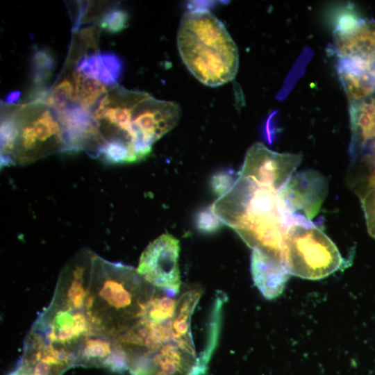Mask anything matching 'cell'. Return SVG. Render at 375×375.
Wrapping results in <instances>:
<instances>
[{"label":"cell","instance_id":"10","mask_svg":"<svg viewBox=\"0 0 375 375\" xmlns=\"http://www.w3.org/2000/svg\"><path fill=\"white\" fill-rule=\"evenodd\" d=\"M251 273L255 285L267 299L283 292L290 275L282 260L258 249L252 250Z\"/></svg>","mask_w":375,"mask_h":375},{"label":"cell","instance_id":"9","mask_svg":"<svg viewBox=\"0 0 375 375\" xmlns=\"http://www.w3.org/2000/svg\"><path fill=\"white\" fill-rule=\"evenodd\" d=\"M76 364L74 355L44 343L29 332L19 366L10 375H61Z\"/></svg>","mask_w":375,"mask_h":375},{"label":"cell","instance_id":"12","mask_svg":"<svg viewBox=\"0 0 375 375\" xmlns=\"http://www.w3.org/2000/svg\"><path fill=\"white\" fill-rule=\"evenodd\" d=\"M74 85V97L88 110L106 92L103 84L79 72L75 75Z\"/></svg>","mask_w":375,"mask_h":375},{"label":"cell","instance_id":"1","mask_svg":"<svg viewBox=\"0 0 375 375\" xmlns=\"http://www.w3.org/2000/svg\"><path fill=\"white\" fill-rule=\"evenodd\" d=\"M84 312L92 336L115 342L138 322L156 288L137 269L88 250Z\"/></svg>","mask_w":375,"mask_h":375},{"label":"cell","instance_id":"17","mask_svg":"<svg viewBox=\"0 0 375 375\" xmlns=\"http://www.w3.org/2000/svg\"><path fill=\"white\" fill-rule=\"evenodd\" d=\"M369 234L375 239V185L366 188L360 194Z\"/></svg>","mask_w":375,"mask_h":375},{"label":"cell","instance_id":"2","mask_svg":"<svg viewBox=\"0 0 375 375\" xmlns=\"http://www.w3.org/2000/svg\"><path fill=\"white\" fill-rule=\"evenodd\" d=\"M278 190L238 172L230 190L212 204L216 215L251 248L283 260L288 228L280 210Z\"/></svg>","mask_w":375,"mask_h":375},{"label":"cell","instance_id":"4","mask_svg":"<svg viewBox=\"0 0 375 375\" xmlns=\"http://www.w3.org/2000/svg\"><path fill=\"white\" fill-rule=\"evenodd\" d=\"M283 260L290 274L310 280L329 276L344 262L333 241L312 222L288 228Z\"/></svg>","mask_w":375,"mask_h":375},{"label":"cell","instance_id":"15","mask_svg":"<svg viewBox=\"0 0 375 375\" xmlns=\"http://www.w3.org/2000/svg\"><path fill=\"white\" fill-rule=\"evenodd\" d=\"M194 225L199 231L208 234L219 230L224 224L214 212L211 205L198 210L194 216Z\"/></svg>","mask_w":375,"mask_h":375},{"label":"cell","instance_id":"14","mask_svg":"<svg viewBox=\"0 0 375 375\" xmlns=\"http://www.w3.org/2000/svg\"><path fill=\"white\" fill-rule=\"evenodd\" d=\"M73 86L69 81L64 79L49 93L46 103L56 112L62 110L72 97Z\"/></svg>","mask_w":375,"mask_h":375},{"label":"cell","instance_id":"13","mask_svg":"<svg viewBox=\"0 0 375 375\" xmlns=\"http://www.w3.org/2000/svg\"><path fill=\"white\" fill-rule=\"evenodd\" d=\"M32 64V81L35 89L44 88L56 65L53 53L47 49H38L33 56Z\"/></svg>","mask_w":375,"mask_h":375},{"label":"cell","instance_id":"7","mask_svg":"<svg viewBox=\"0 0 375 375\" xmlns=\"http://www.w3.org/2000/svg\"><path fill=\"white\" fill-rule=\"evenodd\" d=\"M301 160V154L278 153L257 142L248 149L238 173L278 190L294 174Z\"/></svg>","mask_w":375,"mask_h":375},{"label":"cell","instance_id":"11","mask_svg":"<svg viewBox=\"0 0 375 375\" xmlns=\"http://www.w3.org/2000/svg\"><path fill=\"white\" fill-rule=\"evenodd\" d=\"M123 67V62L117 55L103 52L83 57L77 70L102 84L113 85L119 81Z\"/></svg>","mask_w":375,"mask_h":375},{"label":"cell","instance_id":"6","mask_svg":"<svg viewBox=\"0 0 375 375\" xmlns=\"http://www.w3.org/2000/svg\"><path fill=\"white\" fill-rule=\"evenodd\" d=\"M179 252V241L168 233H163L143 251L137 271L153 286L176 297L181 285Z\"/></svg>","mask_w":375,"mask_h":375},{"label":"cell","instance_id":"19","mask_svg":"<svg viewBox=\"0 0 375 375\" xmlns=\"http://www.w3.org/2000/svg\"><path fill=\"white\" fill-rule=\"evenodd\" d=\"M19 91H12L6 95L5 98V101L8 103H12L17 101L19 99Z\"/></svg>","mask_w":375,"mask_h":375},{"label":"cell","instance_id":"20","mask_svg":"<svg viewBox=\"0 0 375 375\" xmlns=\"http://www.w3.org/2000/svg\"><path fill=\"white\" fill-rule=\"evenodd\" d=\"M368 20H369V24L371 31L373 35L375 36V20L374 19H368Z\"/></svg>","mask_w":375,"mask_h":375},{"label":"cell","instance_id":"8","mask_svg":"<svg viewBox=\"0 0 375 375\" xmlns=\"http://www.w3.org/2000/svg\"><path fill=\"white\" fill-rule=\"evenodd\" d=\"M351 131L349 156L360 192L375 185V104L363 111Z\"/></svg>","mask_w":375,"mask_h":375},{"label":"cell","instance_id":"5","mask_svg":"<svg viewBox=\"0 0 375 375\" xmlns=\"http://www.w3.org/2000/svg\"><path fill=\"white\" fill-rule=\"evenodd\" d=\"M327 190V181L318 172L307 170L293 174L277 192L280 210L288 227L312 222Z\"/></svg>","mask_w":375,"mask_h":375},{"label":"cell","instance_id":"16","mask_svg":"<svg viewBox=\"0 0 375 375\" xmlns=\"http://www.w3.org/2000/svg\"><path fill=\"white\" fill-rule=\"evenodd\" d=\"M128 22V15L122 9L113 8L106 12L99 22L100 26L107 32L116 33L124 30Z\"/></svg>","mask_w":375,"mask_h":375},{"label":"cell","instance_id":"18","mask_svg":"<svg viewBox=\"0 0 375 375\" xmlns=\"http://www.w3.org/2000/svg\"><path fill=\"white\" fill-rule=\"evenodd\" d=\"M238 173L231 169L216 172L210 178V186L212 192L218 197L227 192L234 184Z\"/></svg>","mask_w":375,"mask_h":375},{"label":"cell","instance_id":"3","mask_svg":"<svg viewBox=\"0 0 375 375\" xmlns=\"http://www.w3.org/2000/svg\"><path fill=\"white\" fill-rule=\"evenodd\" d=\"M177 46L188 69L203 85L217 87L235 77L237 47L224 24L208 9L192 8L183 14Z\"/></svg>","mask_w":375,"mask_h":375}]
</instances>
